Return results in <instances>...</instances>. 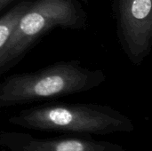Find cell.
Listing matches in <instances>:
<instances>
[{"instance_id":"obj_6","label":"cell","mask_w":152,"mask_h":151,"mask_svg":"<svg viewBox=\"0 0 152 151\" xmlns=\"http://www.w3.org/2000/svg\"><path fill=\"white\" fill-rule=\"evenodd\" d=\"M32 0H21L0 17V53L8 43L20 18L30 5Z\"/></svg>"},{"instance_id":"obj_5","label":"cell","mask_w":152,"mask_h":151,"mask_svg":"<svg viewBox=\"0 0 152 151\" xmlns=\"http://www.w3.org/2000/svg\"><path fill=\"white\" fill-rule=\"evenodd\" d=\"M0 145L9 151H127L121 145L92 138L38 139L16 132L0 133Z\"/></svg>"},{"instance_id":"obj_1","label":"cell","mask_w":152,"mask_h":151,"mask_svg":"<svg viewBox=\"0 0 152 151\" xmlns=\"http://www.w3.org/2000/svg\"><path fill=\"white\" fill-rule=\"evenodd\" d=\"M106 80L102 69H90L78 61H58L33 72L13 74L0 82V109L81 93Z\"/></svg>"},{"instance_id":"obj_3","label":"cell","mask_w":152,"mask_h":151,"mask_svg":"<svg viewBox=\"0 0 152 151\" xmlns=\"http://www.w3.org/2000/svg\"><path fill=\"white\" fill-rule=\"evenodd\" d=\"M87 13L78 0H32L0 53V74L17 64L33 44L55 27L83 29Z\"/></svg>"},{"instance_id":"obj_2","label":"cell","mask_w":152,"mask_h":151,"mask_svg":"<svg viewBox=\"0 0 152 151\" xmlns=\"http://www.w3.org/2000/svg\"><path fill=\"white\" fill-rule=\"evenodd\" d=\"M26 129L79 134L132 133V119L112 107L94 103L45 104L22 109L8 119Z\"/></svg>"},{"instance_id":"obj_7","label":"cell","mask_w":152,"mask_h":151,"mask_svg":"<svg viewBox=\"0 0 152 151\" xmlns=\"http://www.w3.org/2000/svg\"><path fill=\"white\" fill-rule=\"evenodd\" d=\"M14 0H0V12L4 10L8 5H10Z\"/></svg>"},{"instance_id":"obj_4","label":"cell","mask_w":152,"mask_h":151,"mask_svg":"<svg viewBox=\"0 0 152 151\" xmlns=\"http://www.w3.org/2000/svg\"><path fill=\"white\" fill-rule=\"evenodd\" d=\"M120 46L129 61L138 66L152 46V0H112Z\"/></svg>"}]
</instances>
